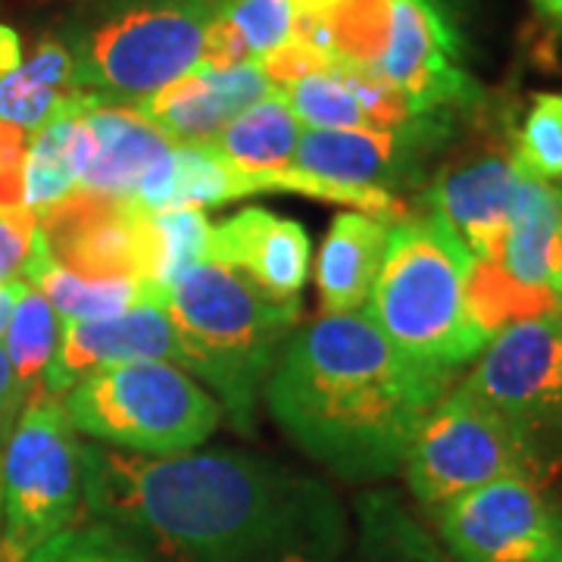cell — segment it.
Listing matches in <instances>:
<instances>
[{"label": "cell", "mask_w": 562, "mask_h": 562, "mask_svg": "<svg viewBox=\"0 0 562 562\" xmlns=\"http://www.w3.org/2000/svg\"><path fill=\"white\" fill-rule=\"evenodd\" d=\"M88 516L150 562H344L347 516L322 479L244 450L135 457L81 443Z\"/></svg>", "instance_id": "cell-1"}, {"label": "cell", "mask_w": 562, "mask_h": 562, "mask_svg": "<svg viewBox=\"0 0 562 562\" xmlns=\"http://www.w3.org/2000/svg\"><path fill=\"white\" fill-rule=\"evenodd\" d=\"M450 382L409 360L366 313L319 316L284 344L266 406L325 472L366 484L401 472L419 422Z\"/></svg>", "instance_id": "cell-2"}, {"label": "cell", "mask_w": 562, "mask_h": 562, "mask_svg": "<svg viewBox=\"0 0 562 562\" xmlns=\"http://www.w3.org/2000/svg\"><path fill=\"white\" fill-rule=\"evenodd\" d=\"M181 369L210 384L241 435H254L257 403L297 331L301 301H279L216 262H198L166 291Z\"/></svg>", "instance_id": "cell-3"}, {"label": "cell", "mask_w": 562, "mask_h": 562, "mask_svg": "<svg viewBox=\"0 0 562 562\" xmlns=\"http://www.w3.org/2000/svg\"><path fill=\"white\" fill-rule=\"evenodd\" d=\"M469 269L472 254L435 210L406 213L362 313L409 360L453 379L491 341L469 310Z\"/></svg>", "instance_id": "cell-4"}, {"label": "cell", "mask_w": 562, "mask_h": 562, "mask_svg": "<svg viewBox=\"0 0 562 562\" xmlns=\"http://www.w3.org/2000/svg\"><path fill=\"white\" fill-rule=\"evenodd\" d=\"M225 0H106L69 35L79 88L101 106H135L201 66Z\"/></svg>", "instance_id": "cell-5"}, {"label": "cell", "mask_w": 562, "mask_h": 562, "mask_svg": "<svg viewBox=\"0 0 562 562\" xmlns=\"http://www.w3.org/2000/svg\"><path fill=\"white\" fill-rule=\"evenodd\" d=\"M76 435L120 453L179 457L220 428L222 406L181 366L116 362L85 375L60 397Z\"/></svg>", "instance_id": "cell-6"}, {"label": "cell", "mask_w": 562, "mask_h": 562, "mask_svg": "<svg viewBox=\"0 0 562 562\" xmlns=\"http://www.w3.org/2000/svg\"><path fill=\"white\" fill-rule=\"evenodd\" d=\"M81 443L57 397L35 394L0 447V562H25L79 522Z\"/></svg>", "instance_id": "cell-7"}, {"label": "cell", "mask_w": 562, "mask_h": 562, "mask_svg": "<svg viewBox=\"0 0 562 562\" xmlns=\"http://www.w3.org/2000/svg\"><path fill=\"white\" fill-rule=\"evenodd\" d=\"M462 387L519 443L528 479L553 482L562 469V313L506 325Z\"/></svg>", "instance_id": "cell-8"}, {"label": "cell", "mask_w": 562, "mask_h": 562, "mask_svg": "<svg viewBox=\"0 0 562 562\" xmlns=\"http://www.w3.org/2000/svg\"><path fill=\"white\" fill-rule=\"evenodd\" d=\"M401 469L413 497L428 513H438L484 484L513 475L528 479L519 443L462 384L428 409L403 453Z\"/></svg>", "instance_id": "cell-9"}, {"label": "cell", "mask_w": 562, "mask_h": 562, "mask_svg": "<svg viewBox=\"0 0 562 562\" xmlns=\"http://www.w3.org/2000/svg\"><path fill=\"white\" fill-rule=\"evenodd\" d=\"M435 519L453 562H562V503L522 475L475 487Z\"/></svg>", "instance_id": "cell-10"}, {"label": "cell", "mask_w": 562, "mask_h": 562, "mask_svg": "<svg viewBox=\"0 0 562 562\" xmlns=\"http://www.w3.org/2000/svg\"><path fill=\"white\" fill-rule=\"evenodd\" d=\"M460 50L457 25L438 0H391V32L375 72L401 91L416 116H453L482 101Z\"/></svg>", "instance_id": "cell-11"}, {"label": "cell", "mask_w": 562, "mask_h": 562, "mask_svg": "<svg viewBox=\"0 0 562 562\" xmlns=\"http://www.w3.org/2000/svg\"><path fill=\"white\" fill-rule=\"evenodd\" d=\"M147 210L91 191H72L38 216L50 260L85 279H147L150 228ZM150 281V279H147Z\"/></svg>", "instance_id": "cell-12"}, {"label": "cell", "mask_w": 562, "mask_h": 562, "mask_svg": "<svg viewBox=\"0 0 562 562\" xmlns=\"http://www.w3.org/2000/svg\"><path fill=\"white\" fill-rule=\"evenodd\" d=\"M453 116H425L409 128H303L294 166L344 188L397 194L419 176L422 157L450 132Z\"/></svg>", "instance_id": "cell-13"}, {"label": "cell", "mask_w": 562, "mask_h": 562, "mask_svg": "<svg viewBox=\"0 0 562 562\" xmlns=\"http://www.w3.org/2000/svg\"><path fill=\"white\" fill-rule=\"evenodd\" d=\"M138 360L181 366L179 341L162 303H140L110 319L63 322L60 347L44 375L41 394L60 401L72 384L103 366Z\"/></svg>", "instance_id": "cell-14"}, {"label": "cell", "mask_w": 562, "mask_h": 562, "mask_svg": "<svg viewBox=\"0 0 562 562\" xmlns=\"http://www.w3.org/2000/svg\"><path fill=\"white\" fill-rule=\"evenodd\" d=\"M519 176L513 150L487 147L443 169L428 191V210L457 232L472 260L497 262Z\"/></svg>", "instance_id": "cell-15"}, {"label": "cell", "mask_w": 562, "mask_h": 562, "mask_svg": "<svg viewBox=\"0 0 562 562\" xmlns=\"http://www.w3.org/2000/svg\"><path fill=\"white\" fill-rule=\"evenodd\" d=\"M206 260L235 269L279 301H301L310 279L313 244L301 222L284 220L272 210L247 206L210 232Z\"/></svg>", "instance_id": "cell-16"}, {"label": "cell", "mask_w": 562, "mask_h": 562, "mask_svg": "<svg viewBox=\"0 0 562 562\" xmlns=\"http://www.w3.org/2000/svg\"><path fill=\"white\" fill-rule=\"evenodd\" d=\"M272 91L262 69L244 63L235 69H191L169 81L157 94L135 103L140 116L154 122L172 144L206 147L228 122Z\"/></svg>", "instance_id": "cell-17"}, {"label": "cell", "mask_w": 562, "mask_h": 562, "mask_svg": "<svg viewBox=\"0 0 562 562\" xmlns=\"http://www.w3.org/2000/svg\"><path fill=\"white\" fill-rule=\"evenodd\" d=\"M562 191L550 181L522 172L503 235L501 276L528 297L550 303L557 310V244H560Z\"/></svg>", "instance_id": "cell-18"}, {"label": "cell", "mask_w": 562, "mask_h": 562, "mask_svg": "<svg viewBox=\"0 0 562 562\" xmlns=\"http://www.w3.org/2000/svg\"><path fill=\"white\" fill-rule=\"evenodd\" d=\"M94 135V154L76 191L116 201H135L144 176L176 147L135 106H91L85 113Z\"/></svg>", "instance_id": "cell-19"}, {"label": "cell", "mask_w": 562, "mask_h": 562, "mask_svg": "<svg viewBox=\"0 0 562 562\" xmlns=\"http://www.w3.org/2000/svg\"><path fill=\"white\" fill-rule=\"evenodd\" d=\"M394 222L397 220L362 210L335 216L316 262L322 316H350L366 310L382 272L384 247Z\"/></svg>", "instance_id": "cell-20"}, {"label": "cell", "mask_w": 562, "mask_h": 562, "mask_svg": "<svg viewBox=\"0 0 562 562\" xmlns=\"http://www.w3.org/2000/svg\"><path fill=\"white\" fill-rule=\"evenodd\" d=\"M101 106L76 81V60L60 38H44L29 60L0 76V120L29 135L66 113Z\"/></svg>", "instance_id": "cell-21"}, {"label": "cell", "mask_w": 562, "mask_h": 562, "mask_svg": "<svg viewBox=\"0 0 562 562\" xmlns=\"http://www.w3.org/2000/svg\"><path fill=\"white\" fill-rule=\"evenodd\" d=\"M25 284L38 288L41 294L50 301L63 322H98L120 316L125 310H135L140 303H162L166 306V291L147 279H85L60 262L50 260L44 238L35 241V254L25 266Z\"/></svg>", "instance_id": "cell-22"}, {"label": "cell", "mask_w": 562, "mask_h": 562, "mask_svg": "<svg viewBox=\"0 0 562 562\" xmlns=\"http://www.w3.org/2000/svg\"><path fill=\"white\" fill-rule=\"evenodd\" d=\"M303 125L291 113L288 101L279 91H269L262 101L247 106L222 128L206 147L216 150L222 160L238 166L241 172L254 176L262 194V179L276 176L294 166V150L301 140Z\"/></svg>", "instance_id": "cell-23"}, {"label": "cell", "mask_w": 562, "mask_h": 562, "mask_svg": "<svg viewBox=\"0 0 562 562\" xmlns=\"http://www.w3.org/2000/svg\"><path fill=\"white\" fill-rule=\"evenodd\" d=\"M3 335H7L3 350L10 357L13 375H16L20 387L32 401L35 394H41L44 375H47L50 362L57 357L63 335L60 316H57V310L50 306V301L41 294L38 288L25 284L20 303L13 310V319H10Z\"/></svg>", "instance_id": "cell-24"}, {"label": "cell", "mask_w": 562, "mask_h": 562, "mask_svg": "<svg viewBox=\"0 0 562 562\" xmlns=\"http://www.w3.org/2000/svg\"><path fill=\"white\" fill-rule=\"evenodd\" d=\"M76 116L79 113H66L60 120L47 122L38 132H32L29 138L25 166H22V203L35 216L66 201L79 188L76 162H72Z\"/></svg>", "instance_id": "cell-25"}, {"label": "cell", "mask_w": 562, "mask_h": 562, "mask_svg": "<svg viewBox=\"0 0 562 562\" xmlns=\"http://www.w3.org/2000/svg\"><path fill=\"white\" fill-rule=\"evenodd\" d=\"M147 228H150V276L147 279L162 291H169L198 262H206L213 225L203 216V210H194V206L157 210L147 216Z\"/></svg>", "instance_id": "cell-26"}, {"label": "cell", "mask_w": 562, "mask_h": 562, "mask_svg": "<svg viewBox=\"0 0 562 562\" xmlns=\"http://www.w3.org/2000/svg\"><path fill=\"white\" fill-rule=\"evenodd\" d=\"M303 128H366L362 110L338 76V66L313 72L279 91Z\"/></svg>", "instance_id": "cell-27"}, {"label": "cell", "mask_w": 562, "mask_h": 562, "mask_svg": "<svg viewBox=\"0 0 562 562\" xmlns=\"http://www.w3.org/2000/svg\"><path fill=\"white\" fill-rule=\"evenodd\" d=\"M513 157L519 169L543 181L562 179V94H538L522 132L516 138Z\"/></svg>", "instance_id": "cell-28"}, {"label": "cell", "mask_w": 562, "mask_h": 562, "mask_svg": "<svg viewBox=\"0 0 562 562\" xmlns=\"http://www.w3.org/2000/svg\"><path fill=\"white\" fill-rule=\"evenodd\" d=\"M220 13L241 32L254 60L276 50L294 32V0H225Z\"/></svg>", "instance_id": "cell-29"}, {"label": "cell", "mask_w": 562, "mask_h": 562, "mask_svg": "<svg viewBox=\"0 0 562 562\" xmlns=\"http://www.w3.org/2000/svg\"><path fill=\"white\" fill-rule=\"evenodd\" d=\"M25 562H150L132 543L98 522L72 525L57 535Z\"/></svg>", "instance_id": "cell-30"}, {"label": "cell", "mask_w": 562, "mask_h": 562, "mask_svg": "<svg viewBox=\"0 0 562 562\" xmlns=\"http://www.w3.org/2000/svg\"><path fill=\"white\" fill-rule=\"evenodd\" d=\"M38 241V216L32 210H7L0 213V284L22 281L25 266Z\"/></svg>", "instance_id": "cell-31"}, {"label": "cell", "mask_w": 562, "mask_h": 562, "mask_svg": "<svg viewBox=\"0 0 562 562\" xmlns=\"http://www.w3.org/2000/svg\"><path fill=\"white\" fill-rule=\"evenodd\" d=\"M331 63L335 60H331L328 54H322L319 47H313V44H306V41L301 38H288L284 44H279L276 50L262 54L260 60H257V66L262 69L266 81L272 85V91H284L288 85L306 79V76H313V72H322V69H328Z\"/></svg>", "instance_id": "cell-32"}, {"label": "cell", "mask_w": 562, "mask_h": 562, "mask_svg": "<svg viewBox=\"0 0 562 562\" xmlns=\"http://www.w3.org/2000/svg\"><path fill=\"white\" fill-rule=\"evenodd\" d=\"M29 132L20 125L0 120V213L20 210L22 203V166L29 150Z\"/></svg>", "instance_id": "cell-33"}, {"label": "cell", "mask_w": 562, "mask_h": 562, "mask_svg": "<svg viewBox=\"0 0 562 562\" xmlns=\"http://www.w3.org/2000/svg\"><path fill=\"white\" fill-rule=\"evenodd\" d=\"M244 63H254V54L247 50L241 32L220 13L203 35L201 66L203 69H235Z\"/></svg>", "instance_id": "cell-34"}, {"label": "cell", "mask_w": 562, "mask_h": 562, "mask_svg": "<svg viewBox=\"0 0 562 562\" xmlns=\"http://www.w3.org/2000/svg\"><path fill=\"white\" fill-rule=\"evenodd\" d=\"M29 403V394L22 391L16 375H13V366H10V357L0 344V447L7 441L13 422L20 419L22 406Z\"/></svg>", "instance_id": "cell-35"}, {"label": "cell", "mask_w": 562, "mask_h": 562, "mask_svg": "<svg viewBox=\"0 0 562 562\" xmlns=\"http://www.w3.org/2000/svg\"><path fill=\"white\" fill-rule=\"evenodd\" d=\"M22 63V47H20V35L7 25H0V76L16 69Z\"/></svg>", "instance_id": "cell-36"}, {"label": "cell", "mask_w": 562, "mask_h": 562, "mask_svg": "<svg viewBox=\"0 0 562 562\" xmlns=\"http://www.w3.org/2000/svg\"><path fill=\"white\" fill-rule=\"evenodd\" d=\"M22 291H25V281L0 284V335L7 331V325L13 319V310H16V303H20Z\"/></svg>", "instance_id": "cell-37"}, {"label": "cell", "mask_w": 562, "mask_h": 562, "mask_svg": "<svg viewBox=\"0 0 562 562\" xmlns=\"http://www.w3.org/2000/svg\"><path fill=\"white\" fill-rule=\"evenodd\" d=\"M553 297H557V313H562V213H560V244H557V281H553Z\"/></svg>", "instance_id": "cell-38"}, {"label": "cell", "mask_w": 562, "mask_h": 562, "mask_svg": "<svg viewBox=\"0 0 562 562\" xmlns=\"http://www.w3.org/2000/svg\"><path fill=\"white\" fill-rule=\"evenodd\" d=\"M538 10H541L547 20H553L557 25H562V0H531Z\"/></svg>", "instance_id": "cell-39"}, {"label": "cell", "mask_w": 562, "mask_h": 562, "mask_svg": "<svg viewBox=\"0 0 562 562\" xmlns=\"http://www.w3.org/2000/svg\"><path fill=\"white\" fill-rule=\"evenodd\" d=\"M560 503H562V501H560Z\"/></svg>", "instance_id": "cell-40"}]
</instances>
